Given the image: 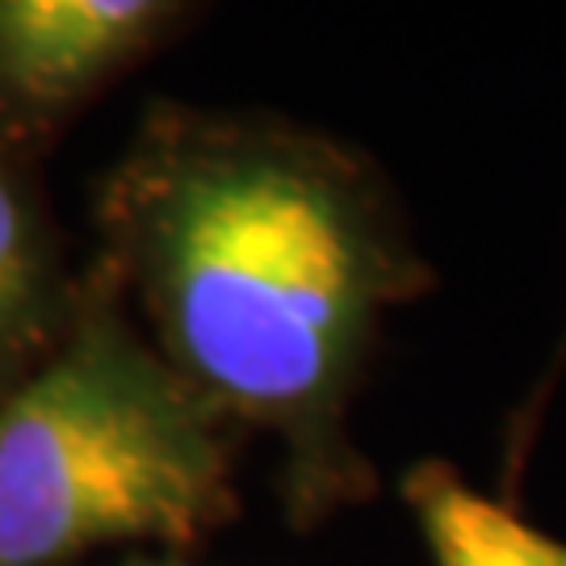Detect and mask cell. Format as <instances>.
<instances>
[{
    "label": "cell",
    "mask_w": 566,
    "mask_h": 566,
    "mask_svg": "<svg viewBox=\"0 0 566 566\" xmlns=\"http://www.w3.org/2000/svg\"><path fill=\"white\" fill-rule=\"evenodd\" d=\"M93 261L235 432L277 449L294 533L378 500L357 403L386 319L437 273L361 147L264 109L143 105L93 189Z\"/></svg>",
    "instance_id": "obj_1"
},
{
    "label": "cell",
    "mask_w": 566,
    "mask_h": 566,
    "mask_svg": "<svg viewBox=\"0 0 566 566\" xmlns=\"http://www.w3.org/2000/svg\"><path fill=\"white\" fill-rule=\"evenodd\" d=\"M235 453L88 256L67 336L0 399V566L198 549L240 516Z\"/></svg>",
    "instance_id": "obj_2"
},
{
    "label": "cell",
    "mask_w": 566,
    "mask_h": 566,
    "mask_svg": "<svg viewBox=\"0 0 566 566\" xmlns=\"http://www.w3.org/2000/svg\"><path fill=\"white\" fill-rule=\"evenodd\" d=\"M198 13L181 0H0V160L39 172L72 122Z\"/></svg>",
    "instance_id": "obj_3"
},
{
    "label": "cell",
    "mask_w": 566,
    "mask_h": 566,
    "mask_svg": "<svg viewBox=\"0 0 566 566\" xmlns=\"http://www.w3.org/2000/svg\"><path fill=\"white\" fill-rule=\"evenodd\" d=\"M84 264H72L34 168L0 160V399L72 327Z\"/></svg>",
    "instance_id": "obj_4"
},
{
    "label": "cell",
    "mask_w": 566,
    "mask_h": 566,
    "mask_svg": "<svg viewBox=\"0 0 566 566\" xmlns=\"http://www.w3.org/2000/svg\"><path fill=\"white\" fill-rule=\"evenodd\" d=\"M411 525L432 566H566V542L486 495L446 458L407 465L399 479Z\"/></svg>",
    "instance_id": "obj_5"
},
{
    "label": "cell",
    "mask_w": 566,
    "mask_h": 566,
    "mask_svg": "<svg viewBox=\"0 0 566 566\" xmlns=\"http://www.w3.org/2000/svg\"><path fill=\"white\" fill-rule=\"evenodd\" d=\"M566 374V327L558 344H554V353H549V365L546 374L537 378L533 386V395H528L525 403L512 411V420H507V441H504V495L507 504H516V483H521V474H525V462H528V449L537 441V428H542V416H546L549 399H554V386L563 382Z\"/></svg>",
    "instance_id": "obj_6"
},
{
    "label": "cell",
    "mask_w": 566,
    "mask_h": 566,
    "mask_svg": "<svg viewBox=\"0 0 566 566\" xmlns=\"http://www.w3.org/2000/svg\"><path fill=\"white\" fill-rule=\"evenodd\" d=\"M122 566H185V563H147V558H130V563H122Z\"/></svg>",
    "instance_id": "obj_7"
}]
</instances>
